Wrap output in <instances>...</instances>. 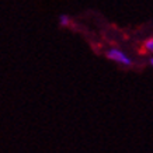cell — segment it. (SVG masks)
<instances>
[{
  "label": "cell",
  "mask_w": 153,
  "mask_h": 153,
  "mask_svg": "<svg viewBox=\"0 0 153 153\" xmlns=\"http://www.w3.org/2000/svg\"><path fill=\"white\" fill-rule=\"evenodd\" d=\"M107 58L111 60H115V62L121 63V65H126V66L132 65V60H131L124 52L118 51V49H110V51L107 52Z\"/></svg>",
  "instance_id": "obj_1"
},
{
  "label": "cell",
  "mask_w": 153,
  "mask_h": 153,
  "mask_svg": "<svg viewBox=\"0 0 153 153\" xmlns=\"http://www.w3.org/2000/svg\"><path fill=\"white\" fill-rule=\"evenodd\" d=\"M68 24H69V17L65 16V14H62V16H60V25L65 27V25H68Z\"/></svg>",
  "instance_id": "obj_2"
},
{
  "label": "cell",
  "mask_w": 153,
  "mask_h": 153,
  "mask_svg": "<svg viewBox=\"0 0 153 153\" xmlns=\"http://www.w3.org/2000/svg\"><path fill=\"white\" fill-rule=\"evenodd\" d=\"M150 63H152V66H153V58H152V59H150Z\"/></svg>",
  "instance_id": "obj_3"
}]
</instances>
